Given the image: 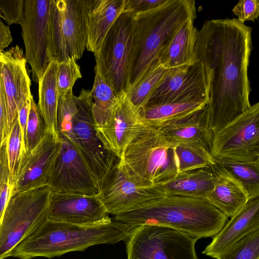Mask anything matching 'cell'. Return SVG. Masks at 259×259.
I'll return each instance as SVG.
<instances>
[{
	"instance_id": "13",
	"label": "cell",
	"mask_w": 259,
	"mask_h": 259,
	"mask_svg": "<svg viewBox=\"0 0 259 259\" xmlns=\"http://www.w3.org/2000/svg\"><path fill=\"white\" fill-rule=\"evenodd\" d=\"M60 148L47 186L52 193L97 196L99 183L75 147L59 135Z\"/></svg>"
},
{
	"instance_id": "9",
	"label": "cell",
	"mask_w": 259,
	"mask_h": 259,
	"mask_svg": "<svg viewBox=\"0 0 259 259\" xmlns=\"http://www.w3.org/2000/svg\"><path fill=\"white\" fill-rule=\"evenodd\" d=\"M145 179L159 184L179 174L175 145L158 129L147 126L131 143L121 158Z\"/></svg>"
},
{
	"instance_id": "6",
	"label": "cell",
	"mask_w": 259,
	"mask_h": 259,
	"mask_svg": "<svg viewBox=\"0 0 259 259\" xmlns=\"http://www.w3.org/2000/svg\"><path fill=\"white\" fill-rule=\"evenodd\" d=\"M52 192L48 186L12 194L0 224V259L48 220Z\"/></svg>"
},
{
	"instance_id": "24",
	"label": "cell",
	"mask_w": 259,
	"mask_h": 259,
	"mask_svg": "<svg viewBox=\"0 0 259 259\" xmlns=\"http://www.w3.org/2000/svg\"><path fill=\"white\" fill-rule=\"evenodd\" d=\"M125 0H97L89 13L86 49L96 53L108 31L123 12Z\"/></svg>"
},
{
	"instance_id": "33",
	"label": "cell",
	"mask_w": 259,
	"mask_h": 259,
	"mask_svg": "<svg viewBox=\"0 0 259 259\" xmlns=\"http://www.w3.org/2000/svg\"><path fill=\"white\" fill-rule=\"evenodd\" d=\"M82 77L80 67L73 58L58 62L57 83L60 97L72 94L75 82Z\"/></svg>"
},
{
	"instance_id": "18",
	"label": "cell",
	"mask_w": 259,
	"mask_h": 259,
	"mask_svg": "<svg viewBox=\"0 0 259 259\" xmlns=\"http://www.w3.org/2000/svg\"><path fill=\"white\" fill-rule=\"evenodd\" d=\"M48 220L81 226H94L112 219L99 196L52 193Z\"/></svg>"
},
{
	"instance_id": "42",
	"label": "cell",
	"mask_w": 259,
	"mask_h": 259,
	"mask_svg": "<svg viewBox=\"0 0 259 259\" xmlns=\"http://www.w3.org/2000/svg\"><path fill=\"white\" fill-rule=\"evenodd\" d=\"M0 18H2L4 19V16H3V14L2 13V12H1V11H0Z\"/></svg>"
},
{
	"instance_id": "17",
	"label": "cell",
	"mask_w": 259,
	"mask_h": 259,
	"mask_svg": "<svg viewBox=\"0 0 259 259\" xmlns=\"http://www.w3.org/2000/svg\"><path fill=\"white\" fill-rule=\"evenodd\" d=\"M148 125L143 121L139 110L123 92L108 121L96 127L97 134L104 147L119 158L136 137Z\"/></svg>"
},
{
	"instance_id": "34",
	"label": "cell",
	"mask_w": 259,
	"mask_h": 259,
	"mask_svg": "<svg viewBox=\"0 0 259 259\" xmlns=\"http://www.w3.org/2000/svg\"><path fill=\"white\" fill-rule=\"evenodd\" d=\"M46 133L43 119L32 96L26 125L27 154L39 144Z\"/></svg>"
},
{
	"instance_id": "4",
	"label": "cell",
	"mask_w": 259,
	"mask_h": 259,
	"mask_svg": "<svg viewBox=\"0 0 259 259\" xmlns=\"http://www.w3.org/2000/svg\"><path fill=\"white\" fill-rule=\"evenodd\" d=\"M132 228L112 220L108 223L81 226L49 220L18 244L9 257L30 259L53 258L66 253L84 251L100 244H114L128 238Z\"/></svg>"
},
{
	"instance_id": "29",
	"label": "cell",
	"mask_w": 259,
	"mask_h": 259,
	"mask_svg": "<svg viewBox=\"0 0 259 259\" xmlns=\"http://www.w3.org/2000/svg\"><path fill=\"white\" fill-rule=\"evenodd\" d=\"M216 164L237 180L244 188L249 200L259 197V160L240 161L214 159Z\"/></svg>"
},
{
	"instance_id": "23",
	"label": "cell",
	"mask_w": 259,
	"mask_h": 259,
	"mask_svg": "<svg viewBox=\"0 0 259 259\" xmlns=\"http://www.w3.org/2000/svg\"><path fill=\"white\" fill-rule=\"evenodd\" d=\"M194 20L189 19L185 22L160 52L158 61L166 69L189 65L195 61L197 29L194 25Z\"/></svg>"
},
{
	"instance_id": "21",
	"label": "cell",
	"mask_w": 259,
	"mask_h": 259,
	"mask_svg": "<svg viewBox=\"0 0 259 259\" xmlns=\"http://www.w3.org/2000/svg\"><path fill=\"white\" fill-rule=\"evenodd\" d=\"M214 186L206 198L213 206L228 217L236 214L249 200L242 185L216 164L211 166Z\"/></svg>"
},
{
	"instance_id": "28",
	"label": "cell",
	"mask_w": 259,
	"mask_h": 259,
	"mask_svg": "<svg viewBox=\"0 0 259 259\" xmlns=\"http://www.w3.org/2000/svg\"><path fill=\"white\" fill-rule=\"evenodd\" d=\"M95 76L91 90L92 113L96 127L105 124L110 119L117 104V97L111 87L95 69Z\"/></svg>"
},
{
	"instance_id": "22",
	"label": "cell",
	"mask_w": 259,
	"mask_h": 259,
	"mask_svg": "<svg viewBox=\"0 0 259 259\" xmlns=\"http://www.w3.org/2000/svg\"><path fill=\"white\" fill-rule=\"evenodd\" d=\"M203 109L158 130L174 145L181 143L196 144L210 151L213 133L206 125Z\"/></svg>"
},
{
	"instance_id": "36",
	"label": "cell",
	"mask_w": 259,
	"mask_h": 259,
	"mask_svg": "<svg viewBox=\"0 0 259 259\" xmlns=\"http://www.w3.org/2000/svg\"><path fill=\"white\" fill-rule=\"evenodd\" d=\"M25 0H0V11L6 23L19 24L23 19Z\"/></svg>"
},
{
	"instance_id": "39",
	"label": "cell",
	"mask_w": 259,
	"mask_h": 259,
	"mask_svg": "<svg viewBox=\"0 0 259 259\" xmlns=\"http://www.w3.org/2000/svg\"><path fill=\"white\" fill-rule=\"evenodd\" d=\"M7 109L3 83L0 73V153L7 140Z\"/></svg>"
},
{
	"instance_id": "11",
	"label": "cell",
	"mask_w": 259,
	"mask_h": 259,
	"mask_svg": "<svg viewBox=\"0 0 259 259\" xmlns=\"http://www.w3.org/2000/svg\"><path fill=\"white\" fill-rule=\"evenodd\" d=\"M134 25V15L123 12L94 53L95 69L118 97L124 91L128 59Z\"/></svg>"
},
{
	"instance_id": "19",
	"label": "cell",
	"mask_w": 259,
	"mask_h": 259,
	"mask_svg": "<svg viewBox=\"0 0 259 259\" xmlns=\"http://www.w3.org/2000/svg\"><path fill=\"white\" fill-rule=\"evenodd\" d=\"M60 142L47 132L39 144L27 154L13 186L11 195L47 186Z\"/></svg>"
},
{
	"instance_id": "5",
	"label": "cell",
	"mask_w": 259,
	"mask_h": 259,
	"mask_svg": "<svg viewBox=\"0 0 259 259\" xmlns=\"http://www.w3.org/2000/svg\"><path fill=\"white\" fill-rule=\"evenodd\" d=\"M92 105L91 90L60 97L57 126L59 134L75 147L99 183L119 158L106 150L98 137Z\"/></svg>"
},
{
	"instance_id": "26",
	"label": "cell",
	"mask_w": 259,
	"mask_h": 259,
	"mask_svg": "<svg viewBox=\"0 0 259 259\" xmlns=\"http://www.w3.org/2000/svg\"><path fill=\"white\" fill-rule=\"evenodd\" d=\"M58 62L53 60L39 79L37 106L43 119L46 131L59 140L57 111L60 98L57 83Z\"/></svg>"
},
{
	"instance_id": "25",
	"label": "cell",
	"mask_w": 259,
	"mask_h": 259,
	"mask_svg": "<svg viewBox=\"0 0 259 259\" xmlns=\"http://www.w3.org/2000/svg\"><path fill=\"white\" fill-rule=\"evenodd\" d=\"M166 195H176L206 199L214 186L210 167L179 173L175 178L156 184Z\"/></svg>"
},
{
	"instance_id": "2",
	"label": "cell",
	"mask_w": 259,
	"mask_h": 259,
	"mask_svg": "<svg viewBox=\"0 0 259 259\" xmlns=\"http://www.w3.org/2000/svg\"><path fill=\"white\" fill-rule=\"evenodd\" d=\"M196 17L195 2L193 0H168L156 9L134 15L124 91L158 61L160 52L178 28Z\"/></svg>"
},
{
	"instance_id": "20",
	"label": "cell",
	"mask_w": 259,
	"mask_h": 259,
	"mask_svg": "<svg viewBox=\"0 0 259 259\" xmlns=\"http://www.w3.org/2000/svg\"><path fill=\"white\" fill-rule=\"evenodd\" d=\"M259 229V197L246 204L212 237L202 253L218 259L241 240Z\"/></svg>"
},
{
	"instance_id": "27",
	"label": "cell",
	"mask_w": 259,
	"mask_h": 259,
	"mask_svg": "<svg viewBox=\"0 0 259 259\" xmlns=\"http://www.w3.org/2000/svg\"><path fill=\"white\" fill-rule=\"evenodd\" d=\"M206 105L201 102L164 103L144 107L139 110V113L145 124L160 129L201 111Z\"/></svg>"
},
{
	"instance_id": "16",
	"label": "cell",
	"mask_w": 259,
	"mask_h": 259,
	"mask_svg": "<svg viewBox=\"0 0 259 259\" xmlns=\"http://www.w3.org/2000/svg\"><path fill=\"white\" fill-rule=\"evenodd\" d=\"M26 63L23 51L18 45L0 51V73L7 109V139L18 120L19 109L32 96Z\"/></svg>"
},
{
	"instance_id": "3",
	"label": "cell",
	"mask_w": 259,
	"mask_h": 259,
	"mask_svg": "<svg viewBox=\"0 0 259 259\" xmlns=\"http://www.w3.org/2000/svg\"><path fill=\"white\" fill-rule=\"evenodd\" d=\"M228 218L206 199L164 195L143 207L115 215L114 220L132 228L144 225L166 226L198 240L212 238Z\"/></svg>"
},
{
	"instance_id": "1",
	"label": "cell",
	"mask_w": 259,
	"mask_h": 259,
	"mask_svg": "<svg viewBox=\"0 0 259 259\" xmlns=\"http://www.w3.org/2000/svg\"><path fill=\"white\" fill-rule=\"evenodd\" d=\"M252 28L236 18L206 21L196 35L195 60L203 65L208 80L206 126L215 133L251 105L248 76Z\"/></svg>"
},
{
	"instance_id": "15",
	"label": "cell",
	"mask_w": 259,
	"mask_h": 259,
	"mask_svg": "<svg viewBox=\"0 0 259 259\" xmlns=\"http://www.w3.org/2000/svg\"><path fill=\"white\" fill-rule=\"evenodd\" d=\"M208 97L205 68L201 62L195 60L189 65L167 69L144 107L168 103L207 104Z\"/></svg>"
},
{
	"instance_id": "8",
	"label": "cell",
	"mask_w": 259,
	"mask_h": 259,
	"mask_svg": "<svg viewBox=\"0 0 259 259\" xmlns=\"http://www.w3.org/2000/svg\"><path fill=\"white\" fill-rule=\"evenodd\" d=\"M99 197L109 214L138 209L164 195L158 185L137 174L118 158L99 182Z\"/></svg>"
},
{
	"instance_id": "31",
	"label": "cell",
	"mask_w": 259,
	"mask_h": 259,
	"mask_svg": "<svg viewBox=\"0 0 259 259\" xmlns=\"http://www.w3.org/2000/svg\"><path fill=\"white\" fill-rule=\"evenodd\" d=\"M179 173L209 168L216 163L209 150L196 144L181 143L175 145Z\"/></svg>"
},
{
	"instance_id": "32",
	"label": "cell",
	"mask_w": 259,
	"mask_h": 259,
	"mask_svg": "<svg viewBox=\"0 0 259 259\" xmlns=\"http://www.w3.org/2000/svg\"><path fill=\"white\" fill-rule=\"evenodd\" d=\"M6 144L9 185L12 189L23 160L22 134L18 120L14 124Z\"/></svg>"
},
{
	"instance_id": "30",
	"label": "cell",
	"mask_w": 259,
	"mask_h": 259,
	"mask_svg": "<svg viewBox=\"0 0 259 259\" xmlns=\"http://www.w3.org/2000/svg\"><path fill=\"white\" fill-rule=\"evenodd\" d=\"M166 70L158 61L133 86L124 91L130 101L139 110L145 106Z\"/></svg>"
},
{
	"instance_id": "40",
	"label": "cell",
	"mask_w": 259,
	"mask_h": 259,
	"mask_svg": "<svg viewBox=\"0 0 259 259\" xmlns=\"http://www.w3.org/2000/svg\"><path fill=\"white\" fill-rule=\"evenodd\" d=\"M7 184H9V176L5 142L0 153V193Z\"/></svg>"
},
{
	"instance_id": "38",
	"label": "cell",
	"mask_w": 259,
	"mask_h": 259,
	"mask_svg": "<svg viewBox=\"0 0 259 259\" xmlns=\"http://www.w3.org/2000/svg\"><path fill=\"white\" fill-rule=\"evenodd\" d=\"M168 0H125L123 12L134 15L156 9Z\"/></svg>"
},
{
	"instance_id": "37",
	"label": "cell",
	"mask_w": 259,
	"mask_h": 259,
	"mask_svg": "<svg viewBox=\"0 0 259 259\" xmlns=\"http://www.w3.org/2000/svg\"><path fill=\"white\" fill-rule=\"evenodd\" d=\"M232 11L237 17L236 19L241 23L254 21L259 16V1H240L233 7Z\"/></svg>"
},
{
	"instance_id": "41",
	"label": "cell",
	"mask_w": 259,
	"mask_h": 259,
	"mask_svg": "<svg viewBox=\"0 0 259 259\" xmlns=\"http://www.w3.org/2000/svg\"><path fill=\"white\" fill-rule=\"evenodd\" d=\"M13 41L10 27L0 19V51H4Z\"/></svg>"
},
{
	"instance_id": "7",
	"label": "cell",
	"mask_w": 259,
	"mask_h": 259,
	"mask_svg": "<svg viewBox=\"0 0 259 259\" xmlns=\"http://www.w3.org/2000/svg\"><path fill=\"white\" fill-rule=\"evenodd\" d=\"M97 0H52L50 55L60 62L81 58L86 48L89 15Z\"/></svg>"
},
{
	"instance_id": "12",
	"label": "cell",
	"mask_w": 259,
	"mask_h": 259,
	"mask_svg": "<svg viewBox=\"0 0 259 259\" xmlns=\"http://www.w3.org/2000/svg\"><path fill=\"white\" fill-rule=\"evenodd\" d=\"M214 159L259 160V103L213 133L210 149Z\"/></svg>"
},
{
	"instance_id": "35",
	"label": "cell",
	"mask_w": 259,
	"mask_h": 259,
	"mask_svg": "<svg viewBox=\"0 0 259 259\" xmlns=\"http://www.w3.org/2000/svg\"><path fill=\"white\" fill-rule=\"evenodd\" d=\"M218 259H259V229L251 232Z\"/></svg>"
},
{
	"instance_id": "10",
	"label": "cell",
	"mask_w": 259,
	"mask_h": 259,
	"mask_svg": "<svg viewBox=\"0 0 259 259\" xmlns=\"http://www.w3.org/2000/svg\"><path fill=\"white\" fill-rule=\"evenodd\" d=\"M195 237L164 226L132 229L126 242L127 259H198Z\"/></svg>"
},
{
	"instance_id": "14",
	"label": "cell",
	"mask_w": 259,
	"mask_h": 259,
	"mask_svg": "<svg viewBox=\"0 0 259 259\" xmlns=\"http://www.w3.org/2000/svg\"><path fill=\"white\" fill-rule=\"evenodd\" d=\"M52 3V0H25L24 16L19 24L25 48L24 57L31 66L35 83L53 61L50 26Z\"/></svg>"
}]
</instances>
